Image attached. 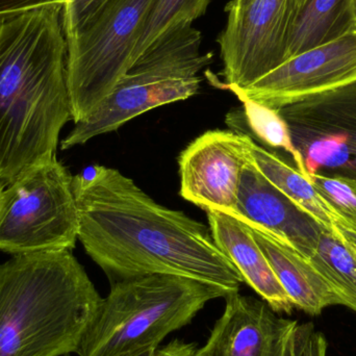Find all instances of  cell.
<instances>
[{
    "label": "cell",
    "instance_id": "cell-1",
    "mask_svg": "<svg viewBox=\"0 0 356 356\" xmlns=\"http://www.w3.org/2000/svg\"><path fill=\"white\" fill-rule=\"evenodd\" d=\"M72 184L79 242L111 284L167 274L228 295L244 284L209 226L156 202L120 171L96 165L73 177Z\"/></svg>",
    "mask_w": 356,
    "mask_h": 356
},
{
    "label": "cell",
    "instance_id": "cell-2",
    "mask_svg": "<svg viewBox=\"0 0 356 356\" xmlns=\"http://www.w3.org/2000/svg\"><path fill=\"white\" fill-rule=\"evenodd\" d=\"M60 4L0 19V182L54 159L71 114Z\"/></svg>",
    "mask_w": 356,
    "mask_h": 356
},
{
    "label": "cell",
    "instance_id": "cell-3",
    "mask_svg": "<svg viewBox=\"0 0 356 356\" xmlns=\"http://www.w3.org/2000/svg\"><path fill=\"white\" fill-rule=\"evenodd\" d=\"M102 296L72 250L0 265V356L76 353Z\"/></svg>",
    "mask_w": 356,
    "mask_h": 356
},
{
    "label": "cell",
    "instance_id": "cell-4",
    "mask_svg": "<svg viewBox=\"0 0 356 356\" xmlns=\"http://www.w3.org/2000/svg\"><path fill=\"white\" fill-rule=\"evenodd\" d=\"M217 286L167 274H150L111 284L76 355L122 356L159 348L188 325L209 301L225 298Z\"/></svg>",
    "mask_w": 356,
    "mask_h": 356
},
{
    "label": "cell",
    "instance_id": "cell-5",
    "mask_svg": "<svg viewBox=\"0 0 356 356\" xmlns=\"http://www.w3.org/2000/svg\"><path fill=\"white\" fill-rule=\"evenodd\" d=\"M202 35L184 23L156 40L123 75L112 93L60 143V149L118 131L125 123L159 106L182 102L200 89L199 73L213 62V52L200 50Z\"/></svg>",
    "mask_w": 356,
    "mask_h": 356
},
{
    "label": "cell",
    "instance_id": "cell-6",
    "mask_svg": "<svg viewBox=\"0 0 356 356\" xmlns=\"http://www.w3.org/2000/svg\"><path fill=\"white\" fill-rule=\"evenodd\" d=\"M152 0H112L89 24L66 35L67 81L74 123L89 118L133 65Z\"/></svg>",
    "mask_w": 356,
    "mask_h": 356
},
{
    "label": "cell",
    "instance_id": "cell-7",
    "mask_svg": "<svg viewBox=\"0 0 356 356\" xmlns=\"http://www.w3.org/2000/svg\"><path fill=\"white\" fill-rule=\"evenodd\" d=\"M72 181L54 156L8 184L0 207V250L12 255L73 250L79 221Z\"/></svg>",
    "mask_w": 356,
    "mask_h": 356
},
{
    "label": "cell",
    "instance_id": "cell-8",
    "mask_svg": "<svg viewBox=\"0 0 356 356\" xmlns=\"http://www.w3.org/2000/svg\"><path fill=\"white\" fill-rule=\"evenodd\" d=\"M307 177L356 179V83L278 110Z\"/></svg>",
    "mask_w": 356,
    "mask_h": 356
},
{
    "label": "cell",
    "instance_id": "cell-9",
    "mask_svg": "<svg viewBox=\"0 0 356 356\" xmlns=\"http://www.w3.org/2000/svg\"><path fill=\"white\" fill-rule=\"evenodd\" d=\"M292 0H252L227 13L218 37L223 60L224 87H248L286 60Z\"/></svg>",
    "mask_w": 356,
    "mask_h": 356
},
{
    "label": "cell",
    "instance_id": "cell-10",
    "mask_svg": "<svg viewBox=\"0 0 356 356\" xmlns=\"http://www.w3.org/2000/svg\"><path fill=\"white\" fill-rule=\"evenodd\" d=\"M356 83V31L284 60L236 97L273 110Z\"/></svg>",
    "mask_w": 356,
    "mask_h": 356
},
{
    "label": "cell",
    "instance_id": "cell-11",
    "mask_svg": "<svg viewBox=\"0 0 356 356\" xmlns=\"http://www.w3.org/2000/svg\"><path fill=\"white\" fill-rule=\"evenodd\" d=\"M249 162L244 136L209 131L195 139L179 156L180 195L205 209L234 213L241 175Z\"/></svg>",
    "mask_w": 356,
    "mask_h": 356
},
{
    "label": "cell",
    "instance_id": "cell-12",
    "mask_svg": "<svg viewBox=\"0 0 356 356\" xmlns=\"http://www.w3.org/2000/svg\"><path fill=\"white\" fill-rule=\"evenodd\" d=\"M297 323L261 298L232 293L225 297L223 314L196 356H284Z\"/></svg>",
    "mask_w": 356,
    "mask_h": 356
},
{
    "label": "cell",
    "instance_id": "cell-13",
    "mask_svg": "<svg viewBox=\"0 0 356 356\" xmlns=\"http://www.w3.org/2000/svg\"><path fill=\"white\" fill-rule=\"evenodd\" d=\"M230 216L259 226L309 257L317 246L322 226L280 192L251 163L241 175L236 211Z\"/></svg>",
    "mask_w": 356,
    "mask_h": 356
},
{
    "label": "cell",
    "instance_id": "cell-14",
    "mask_svg": "<svg viewBox=\"0 0 356 356\" xmlns=\"http://www.w3.org/2000/svg\"><path fill=\"white\" fill-rule=\"evenodd\" d=\"M207 215L216 244L240 272L245 284L274 311L291 315L294 305L245 223L217 209L207 211Z\"/></svg>",
    "mask_w": 356,
    "mask_h": 356
},
{
    "label": "cell",
    "instance_id": "cell-15",
    "mask_svg": "<svg viewBox=\"0 0 356 356\" xmlns=\"http://www.w3.org/2000/svg\"><path fill=\"white\" fill-rule=\"evenodd\" d=\"M245 225L267 257L295 309L318 317L327 307L341 305L330 284L307 257L264 228Z\"/></svg>",
    "mask_w": 356,
    "mask_h": 356
},
{
    "label": "cell",
    "instance_id": "cell-16",
    "mask_svg": "<svg viewBox=\"0 0 356 356\" xmlns=\"http://www.w3.org/2000/svg\"><path fill=\"white\" fill-rule=\"evenodd\" d=\"M242 135L248 148L251 163L264 177L297 207L309 213L322 227L327 230L338 227L341 218L318 192L309 178L289 164L277 152L268 149L244 134Z\"/></svg>",
    "mask_w": 356,
    "mask_h": 356
},
{
    "label": "cell",
    "instance_id": "cell-17",
    "mask_svg": "<svg viewBox=\"0 0 356 356\" xmlns=\"http://www.w3.org/2000/svg\"><path fill=\"white\" fill-rule=\"evenodd\" d=\"M356 31V0H307L291 23L286 60Z\"/></svg>",
    "mask_w": 356,
    "mask_h": 356
},
{
    "label": "cell",
    "instance_id": "cell-18",
    "mask_svg": "<svg viewBox=\"0 0 356 356\" xmlns=\"http://www.w3.org/2000/svg\"><path fill=\"white\" fill-rule=\"evenodd\" d=\"M307 259L330 284L340 305L356 314V252L339 227L322 228L317 246Z\"/></svg>",
    "mask_w": 356,
    "mask_h": 356
},
{
    "label": "cell",
    "instance_id": "cell-19",
    "mask_svg": "<svg viewBox=\"0 0 356 356\" xmlns=\"http://www.w3.org/2000/svg\"><path fill=\"white\" fill-rule=\"evenodd\" d=\"M242 102V108L227 115V125L236 133L248 136L268 149L286 152L292 159L295 168L309 178L302 159L291 139L288 125L280 112L250 100Z\"/></svg>",
    "mask_w": 356,
    "mask_h": 356
},
{
    "label": "cell",
    "instance_id": "cell-20",
    "mask_svg": "<svg viewBox=\"0 0 356 356\" xmlns=\"http://www.w3.org/2000/svg\"><path fill=\"white\" fill-rule=\"evenodd\" d=\"M211 0H152L136 45L133 64L167 31L193 23L204 15Z\"/></svg>",
    "mask_w": 356,
    "mask_h": 356
},
{
    "label": "cell",
    "instance_id": "cell-21",
    "mask_svg": "<svg viewBox=\"0 0 356 356\" xmlns=\"http://www.w3.org/2000/svg\"><path fill=\"white\" fill-rule=\"evenodd\" d=\"M309 178L341 218L338 226L356 232L355 178L322 175H312Z\"/></svg>",
    "mask_w": 356,
    "mask_h": 356
},
{
    "label": "cell",
    "instance_id": "cell-22",
    "mask_svg": "<svg viewBox=\"0 0 356 356\" xmlns=\"http://www.w3.org/2000/svg\"><path fill=\"white\" fill-rule=\"evenodd\" d=\"M327 349V340L315 324L298 322L289 337L284 356H326Z\"/></svg>",
    "mask_w": 356,
    "mask_h": 356
},
{
    "label": "cell",
    "instance_id": "cell-23",
    "mask_svg": "<svg viewBox=\"0 0 356 356\" xmlns=\"http://www.w3.org/2000/svg\"><path fill=\"white\" fill-rule=\"evenodd\" d=\"M111 2L112 0H66L63 8L65 35L89 24Z\"/></svg>",
    "mask_w": 356,
    "mask_h": 356
},
{
    "label": "cell",
    "instance_id": "cell-24",
    "mask_svg": "<svg viewBox=\"0 0 356 356\" xmlns=\"http://www.w3.org/2000/svg\"><path fill=\"white\" fill-rule=\"evenodd\" d=\"M66 0H0V19L8 18L33 8L60 4L64 6Z\"/></svg>",
    "mask_w": 356,
    "mask_h": 356
},
{
    "label": "cell",
    "instance_id": "cell-25",
    "mask_svg": "<svg viewBox=\"0 0 356 356\" xmlns=\"http://www.w3.org/2000/svg\"><path fill=\"white\" fill-rule=\"evenodd\" d=\"M196 350L197 346L194 343L173 340L165 346L159 347L154 356H196Z\"/></svg>",
    "mask_w": 356,
    "mask_h": 356
},
{
    "label": "cell",
    "instance_id": "cell-26",
    "mask_svg": "<svg viewBox=\"0 0 356 356\" xmlns=\"http://www.w3.org/2000/svg\"><path fill=\"white\" fill-rule=\"evenodd\" d=\"M252 0H232L225 6V12H236L248 6Z\"/></svg>",
    "mask_w": 356,
    "mask_h": 356
},
{
    "label": "cell",
    "instance_id": "cell-27",
    "mask_svg": "<svg viewBox=\"0 0 356 356\" xmlns=\"http://www.w3.org/2000/svg\"><path fill=\"white\" fill-rule=\"evenodd\" d=\"M339 229L342 232L343 236L346 238L347 242L349 243L353 250L356 252V232L353 230L348 229V228L343 227V226H338Z\"/></svg>",
    "mask_w": 356,
    "mask_h": 356
},
{
    "label": "cell",
    "instance_id": "cell-28",
    "mask_svg": "<svg viewBox=\"0 0 356 356\" xmlns=\"http://www.w3.org/2000/svg\"><path fill=\"white\" fill-rule=\"evenodd\" d=\"M156 349L158 348L142 349V350L133 351V353L122 356H154Z\"/></svg>",
    "mask_w": 356,
    "mask_h": 356
},
{
    "label": "cell",
    "instance_id": "cell-29",
    "mask_svg": "<svg viewBox=\"0 0 356 356\" xmlns=\"http://www.w3.org/2000/svg\"><path fill=\"white\" fill-rule=\"evenodd\" d=\"M307 0H292V21L293 19L295 18V16H296L297 13L307 3Z\"/></svg>",
    "mask_w": 356,
    "mask_h": 356
},
{
    "label": "cell",
    "instance_id": "cell-30",
    "mask_svg": "<svg viewBox=\"0 0 356 356\" xmlns=\"http://www.w3.org/2000/svg\"><path fill=\"white\" fill-rule=\"evenodd\" d=\"M4 186L0 182V207H1L2 203V195H3Z\"/></svg>",
    "mask_w": 356,
    "mask_h": 356
}]
</instances>
